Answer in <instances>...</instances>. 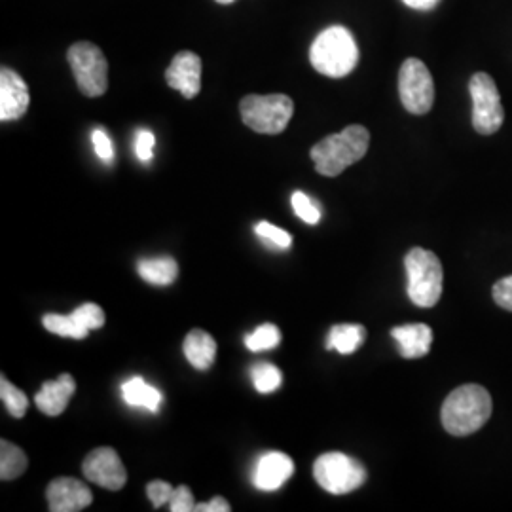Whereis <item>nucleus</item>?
I'll use <instances>...</instances> for the list:
<instances>
[{
  "instance_id": "nucleus-23",
  "label": "nucleus",
  "mask_w": 512,
  "mask_h": 512,
  "mask_svg": "<svg viewBox=\"0 0 512 512\" xmlns=\"http://www.w3.org/2000/svg\"><path fill=\"white\" fill-rule=\"evenodd\" d=\"M253 384L258 393L268 395L277 391L281 384H283V374L277 366L270 365V363H260V365L253 366Z\"/></svg>"
},
{
  "instance_id": "nucleus-1",
  "label": "nucleus",
  "mask_w": 512,
  "mask_h": 512,
  "mask_svg": "<svg viewBox=\"0 0 512 512\" xmlns=\"http://www.w3.org/2000/svg\"><path fill=\"white\" fill-rule=\"evenodd\" d=\"M494 410L492 397L482 385L465 384L454 389L440 410L442 427L454 437H469L482 429Z\"/></svg>"
},
{
  "instance_id": "nucleus-34",
  "label": "nucleus",
  "mask_w": 512,
  "mask_h": 512,
  "mask_svg": "<svg viewBox=\"0 0 512 512\" xmlns=\"http://www.w3.org/2000/svg\"><path fill=\"white\" fill-rule=\"evenodd\" d=\"M403 2L406 6L414 8V10L427 12V10H433V8L439 4L440 0H403Z\"/></svg>"
},
{
  "instance_id": "nucleus-18",
  "label": "nucleus",
  "mask_w": 512,
  "mask_h": 512,
  "mask_svg": "<svg viewBox=\"0 0 512 512\" xmlns=\"http://www.w3.org/2000/svg\"><path fill=\"white\" fill-rule=\"evenodd\" d=\"M184 357L196 370H209L217 359V342L205 330H192L184 338Z\"/></svg>"
},
{
  "instance_id": "nucleus-32",
  "label": "nucleus",
  "mask_w": 512,
  "mask_h": 512,
  "mask_svg": "<svg viewBox=\"0 0 512 512\" xmlns=\"http://www.w3.org/2000/svg\"><path fill=\"white\" fill-rule=\"evenodd\" d=\"M154 145H156L154 135H152L148 129H141V131L137 133V139H135L137 158H139L141 162H150V160H152V154H154Z\"/></svg>"
},
{
  "instance_id": "nucleus-9",
  "label": "nucleus",
  "mask_w": 512,
  "mask_h": 512,
  "mask_svg": "<svg viewBox=\"0 0 512 512\" xmlns=\"http://www.w3.org/2000/svg\"><path fill=\"white\" fill-rule=\"evenodd\" d=\"M399 95L404 109L412 114H427L435 103V82L425 63L410 57L399 71Z\"/></svg>"
},
{
  "instance_id": "nucleus-4",
  "label": "nucleus",
  "mask_w": 512,
  "mask_h": 512,
  "mask_svg": "<svg viewBox=\"0 0 512 512\" xmlns=\"http://www.w3.org/2000/svg\"><path fill=\"white\" fill-rule=\"evenodd\" d=\"M408 287L406 293L418 308H433L437 306L442 294L444 272L439 256L427 249L414 247L404 258Z\"/></svg>"
},
{
  "instance_id": "nucleus-27",
  "label": "nucleus",
  "mask_w": 512,
  "mask_h": 512,
  "mask_svg": "<svg viewBox=\"0 0 512 512\" xmlns=\"http://www.w3.org/2000/svg\"><path fill=\"white\" fill-rule=\"evenodd\" d=\"M293 209L294 213L304 220L306 224H317L321 220L319 207L304 192H294Z\"/></svg>"
},
{
  "instance_id": "nucleus-24",
  "label": "nucleus",
  "mask_w": 512,
  "mask_h": 512,
  "mask_svg": "<svg viewBox=\"0 0 512 512\" xmlns=\"http://www.w3.org/2000/svg\"><path fill=\"white\" fill-rule=\"evenodd\" d=\"M0 399L6 406V410L14 416V418H23L27 408H29V399L27 395L18 389L16 385L10 384L4 376L0 378Z\"/></svg>"
},
{
  "instance_id": "nucleus-16",
  "label": "nucleus",
  "mask_w": 512,
  "mask_h": 512,
  "mask_svg": "<svg viewBox=\"0 0 512 512\" xmlns=\"http://www.w3.org/2000/svg\"><path fill=\"white\" fill-rule=\"evenodd\" d=\"M74 391H76V382L73 376L61 374L57 380H50L40 387L35 403L42 414L55 418L65 412V408L71 403Z\"/></svg>"
},
{
  "instance_id": "nucleus-30",
  "label": "nucleus",
  "mask_w": 512,
  "mask_h": 512,
  "mask_svg": "<svg viewBox=\"0 0 512 512\" xmlns=\"http://www.w3.org/2000/svg\"><path fill=\"white\" fill-rule=\"evenodd\" d=\"M495 304L503 310L512 311V275L499 279L492 289Z\"/></svg>"
},
{
  "instance_id": "nucleus-12",
  "label": "nucleus",
  "mask_w": 512,
  "mask_h": 512,
  "mask_svg": "<svg viewBox=\"0 0 512 512\" xmlns=\"http://www.w3.org/2000/svg\"><path fill=\"white\" fill-rule=\"evenodd\" d=\"M48 507L52 512H78L88 509L92 505V490L76 478L61 476L50 482L48 490Z\"/></svg>"
},
{
  "instance_id": "nucleus-29",
  "label": "nucleus",
  "mask_w": 512,
  "mask_h": 512,
  "mask_svg": "<svg viewBox=\"0 0 512 512\" xmlns=\"http://www.w3.org/2000/svg\"><path fill=\"white\" fill-rule=\"evenodd\" d=\"M175 492V488L171 484H167L164 480H154L147 486L148 499L152 501V505L156 509H160L165 503L171 501V495Z\"/></svg>"
},
{
  "instance_id": "nucleus-3",
  "label": "nucleus",
  "mask_w": 512,
  "mask_h": 512,
  "mask_svg": "<svg viewBox=\"0 0 512 512\" xmlns=\"http://www.w3.org/2000/svg\"><path fill=\"white\" fill-rule=\"evenodd\" d=\"M359 46L346 27L334 25L319 33L310 48L313 69L329 78H344L359 63Z\"/></svg>"
},
{
  "instance_id": "nucleus-31",
  "label": "nucleus",
  "mask_w": 512,
  "mask_h": 512,
  "mask_svg": "<svg viewBox=\"0 0 512 512\" xmlns=\"http://www.w3.org/2000/svg\"><path fill=\"white\" fill-rule=\"evenodd\" d=\"M92 141L95 154L99 156V160H103L105 164H112V160H114V147L110 143L109 135L103 129H95Z\"/></svg>"
},
{
  "instance_id": "nucleus-26",
  "label": "nucleus",
  "mask_w": 512,
  "mask_h": 512,
  "mask_svg": "<svg viewBox=\"0 0 512 512\" xmlns=\"http://www.w3.org/2000/svg\"><path fill=\"white\" fill-rule=\"evenodd\" d=\"M255 232L260 238L274 243L275 247H279V249H289L293 245V236L287 230H281L266 220L256 224Z\"/></svg>"
},
{
  "instance_id": "nucleus-11",
  "label": "nucleus",
  "mask_w": 512,
  "mask_h": 512,
  "mask_svg": "<svg viewBox=\"0 0 512 512\" xmlns=\"http://www.w3.org/2000/svg\"><path fill=\"white\" fill-rule=\"evenodd\" d=\"M42 325L57 336L84 340L90 330L101 329L105 325V311L97 304H82L71 315H44Z\"/></svg>"
},
{
  "instance_id": "nucleus-8",
  "label": "nucleus",
  "mask_w": 512,
  "mask_h": 512,
  "mask_svg": "<svg viewBox=\"0 0 512 512\" xmlns=\"http://www.w3.org/2000/svg\"><path fill=\"white\" fill-rule=\"evenodd\" d=\"M469 92L473 99V126L476 133L494 135L505 122V110L494 78L486 73L473 74Z\"/></svg>"
},
{
  "instance_id": "nucleus-13",
  "label": "nucleus",
  "mask_w": 512,
  "mask_h": 512,
  "mask_svg": "<svg viewBox=\"0 0 512 512\" xmlns=\"http://www.w3.org/2000/svg\"><path fill=\"white\" fill-rule=\"evenodd\" d=\"M29 88L25 80L16 71L2 67L0 69V120L14 122L25 116L29 109Z\"/></svg>"
},
{
  "instance_id": "nucleus-14",
  "label": "nucleus",
  "mask_w": 512,
  "mask_h": 512,
  "mask_svg": "<svg viewBox=\"0 0 512 512\" xmlns=\"http://www.w3.org/2000/svg\"><path fill=\"white\" fill-rule=\"evenodd\" d=\"M167 84L183 93L186 99H194L202 90V59L194 52L175 55L169 69L165 71Z\"/></svg>"
},
{
  "instance_id": "nucleus-20",
  "label": "nucleus",
  "mask_w": 512,
  "mask_h": 512,
  "mask_svg": "<svg viewBox=\"0 0 512 512\" xmlns=\"http://www.w3.org/2000/svg\"><path fill=\"white\" fill-rule=\"evenodd\" d=\"M139 275L150 283V285H158V287H167L171 285L177 275H179V264L169 258V256H160V258H145L139 262L137 266Z\"/></svg>"
},
{
  "instance_id": "nucleus-35",
  "label": "nucleus",
  "mask_w": 512,
  "mask_h": 512,
  "mask_svg": "<svg viewBox=\"0 0 512 512\" xmlns=\"http://www.w3.org/2000/svg\"><path fill=\"white\" fill-rule=\"evenodd\" d=\"M215 2H219V4H232V2H236V0H215Z\"/></svg>"
},
{
  "instance_id": "nucleus-6",
  "label": "nucleus",
  "mask_w": 512,
  "mask_h": 512,
  "mask_svg": "<svg viewBox=\"0 0 512 512\" xmlns=\"http://www.w3.org/2000/svg\"><path fill=\"white\" fill-rule=\"evenodd\" d=\"M313 476L317 484L334 495L351 494L366 482V469L357 461L340 452H329L315 459Z\"/></svg>"
},
{
  "instance_id": "nucleus-25",
  "label": "nucleus",
  "mask_w": 512,
  "mask_h": 512,
  "mask_svg": "<svg viewBox=\"0 0 512 512\" xmlns=\"http://www.w3.org/2000/svg\"><path fill=\"white\" fill-rule=\"evenodd\" d=\"M281 344V330L272 323H264L245 338V346L251 351H268Z\"/></svg>"
},
{
  "instance_id": "nucleus-5",
  "label": "nucleus",
  "mask_w": 512,
  "mask_h": 512,
  "mask_svg": "<svg viewBox=\"0 0 512 512\" xmlns=\"http://www.w3.org/2000/svg\"><path fill=\"white\" fill-rule=\"evenodd\" d=\"M241 120L247 128L262 135L283 133L294 114L293 99L283 93L247 95L239 103Z\"/></svg>"
},
{
  "instance_id": "nucleus-17",
  "label": "nucleus",
  "mask_w": 512,
  "mask_h": 512,
  "mask_svg": "<svg viewBox=\"0 0 512 512\" xmlns=\"http://www.w3.org/2000/svg\"><path fill=\"white\" fill-rule=\"evenodd\" d=\"M393 340L399 344L404 359H420L433 346V330L423 323H412L391 330Z\"/></svg>"
},
{
  "instance_id": "nucleus-10",
  "label": "nucleus",
  "mask_w": 512,
  "mask_h": 512,
  "mask_svg": "<svg viewBox=\"0 0 512 512\" xmlns=\"http://www.w3.org/2000/svg\"><path fill=\"white\" fill-rule=\"evenodd\" d=\"M82 473L90 482L110 492L122 490L128 482V471L122 459L118 452L109 446L95 448L90 452L82 461Z\"/></svg>"
},
{
  "instance_id": "nucleus-22",
  "label": "nucleus",
  "mask_w": 512,
  "mask_h": 512,
  "mask_svg": "<svg viewBox=\"0 0 512 512\" xmlns=\"http://www.w3.org/2000/svg\"><path fill=\"white\" fill-rule=\"evenodd\" d=\"M27 456L16 444L2 440L0 442V478L14 480L25 473L27 469Z\"/></svg>"
},
{
  "instance_id": "nucleus-2",
  "label": "nucleus",
  "mask_w": 512,
  "mask_h": 512,
  "mask_svg": "<svg viewBox=\"0 0 512 512\" xmlns=\"http://www.w3.org/2000/svg\"><path fill=\"white\" fill-rule=\"evenodd\" d=\"M370 147V133L365 126L353 124L340 133L321 139L311 148L310 156L317 173L325 177H338L349 165L365 158Z\"/></svg>"
},
{
  "instance_id": "nucleus-19",
  "label": "nucleus",
  "mask_w": 512,
  "mask_h": 512,
  "mask_svg": "<svg viewBox=\"0 0 512 512\" xmlns=\"http://www.w3.org/2000/svg\"><path fill=\"white\" fill-rule=\"evenodd\" d=\"M122 395L129 406L145 408L148 412H158L162 406V393L139 376L122 385Z\"/></svg>"
},
{
  "instance_id": "nucleus-28",
  "label": "nucleus",
  "mask_w": 512,
  "mask_h": 512,
  "mask_svg": "<svg viewBox=\"0 0 512 512\" xmlns=\"http://www.w3.org/2000/svg\"><path fill=\"white\" fill-rule=\"evenodd\" d=\"M169 509H171V512L196 511L194 494L190 492V488H188V486H179V488H175V492L171 495V501H169Z\"/></svg>"
},
{
  "instance_id": "nucleus-7",
  "label": "nucleus",
  "mask_w": 512,
  "mask_h": 512,
  "mask_svg": "<svg viewBox=\"0 0 512 512\" xmlns=\"http://www.w3.org/2000/svg\"><path fill=\"white\" fill-rule=\"evenodd\" d=\"M69 65L76 84L86 97H101L109 88V63L99 46L92 42H76L69 48Z\"/></svg>"
},
{
  "instance_id": "nucleus-33",
  "label": "nucleus",
  "mask_w": 512,
  "mask_h": 512,
  "mask_svg": "<svg viewBox=\"0 0 512 512\" xmlns=\"http://www.w3.org/2000/svg\"><path fill=\"white\" fill-rule=\"evenodd\" d=\"M232 507L224 497H213L207 503H200L196 505V512H230Z\"/></svg>"
},
{
  "instance_id": "nucleus-21",
  "label": "nucleus",
  "mask_w": 512,
  "mask_h": 512,
  "mask_svg": "<svg viewBox=\"0 0 512 512\" xmlns=\"http://www.w3.org/2000/svg\"><path fill=\"white\" fill-rule=\"evenodd\" d=\"M366 329L363 325H353V323H344V325H334L327 338V349H334L342 355H351L357 349L365 344Z\"/></svg>"
},
{
  "instance_id": "nucleus-15",
  "label": "nucleus",
  "mask_w": 512,
  "mask_h": 512,
  "mask_svg": "<svg viewBox=\"0 0 512 512\" xmlns=\"http://www.w3.org/2000/svg\"><path fill=\"white\" fill-rule=\"evenodd\" d=\"M293 475V459L281 452H270L258 459L253 484L260 492H275Z\"/></svg>"
}]
</instances>
